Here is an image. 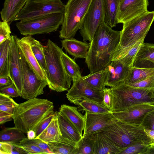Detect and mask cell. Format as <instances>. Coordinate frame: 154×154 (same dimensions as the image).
Returning <instances> with one entry per match:
<instances>
[{
  "mask_svg": "<svg viewBox=\"0 0 154 154\" xmlns=\"http://www.w3.org/2000/svg\"><path fill=\"white\" fill-rule=\"evenodd\" d=\"M128 85L139 88H154V74L141 81Z\"/></svg>",
  "mask_w": 154,
  "mask_h": 154,
  "instance_id": "obj_43",
  "label": "cell"
},
{
  "mask_svg": "<svg viewBox=\"0 0 154 154\" xmlns=\"http://www.w3.org/2000/svg\"><path fill=\"white\" fill-rule=\"evenodd\" d=\"M149 143L143 142L135 143L123 150L119 154H153L154 150L149 148Z\"/></svg>",
  "mask_w": 154,
  "mask_h": 154,
  "instance_id": "obj_36",
  "label": "cell"
},
{
  "mask_svg": "<svg viewBox=\"0 0 154 154\" xmlns=\"http://www.w3.org/2000/svg\"><path fill=\"white\" fill-rule=\"evenodd\" d=\"M140 125L144 129L154 130V109L146 114Z\"/></svg>",
  "mask_w": 154,
  "mask_h": 154,
  "instance_id": "obj_41",
  "label": "cell"
},
{
  "mask_svg": "<svg viewBox=\"0 0 154 154\" xmlns=\"http://www.w3.org/2000/svg\"><path fill=\"white\" fill-rule=\"evenodd\" d=\"M154 109L153 103L144 102L135 104L124 111L112 113L119 120L140 125L146 114Z\"/></svg>",
  "mask_w": 154,
  "mask_h": 154,
  "instance_id": "obj_16",
  "label": "cell"
},
{
  "mask_svg": "<svg viewBox=\"0 0 154 154\" xmlns=\"http://www.w3.org/2000/svg\"><path fill=\"white\" fill-rule=\"evenodd\" d=\"M12 119L13 115L5 112L0 111V125L4 124Z\"/></svg>",
  "mask_w": 154,
  "mask_h": 154,
  "instance_id": "obj_47",
  "label": "cell"
},
{
  "mask_svg": "<svg viewBox=\"0 0 154 154\" xmlns=\"http://www.w3.org/2000/svg\"><path fill=\"white\" fill-rule=\"evenodd\" d=\"M53 154H77L78 149L70 144L58 141L47 143Z\"/></svg>",
  "mask_w": 154,
  "mask_h": 154,
  "instance_id": "obj_34",
  "label": "cell"
},
{
  "mask_svg": "<svg viewBox=\"0 0 154 154\" xmlns=\"http://www.w3.org/2000/svg\"><path fill=\"white\" fill-rule=\"evenodd\" d=\"M106 68L108 72L106 85L112 88L124 83L131 67L117 60L112 61Z\"/></svg>",
  "mask_w": 154,
  "mask_h": 154,
  "instance_id": "obj_17",
  "label": "cell"
},
{
  "mask_svg": "<svg viewBox=\"0 0 154 154\" xmlns=\"http://www.w3.org/2000/svg\"><path fill=\"white\" fill-rule=\"evenodd\" d=\"M103 100L102 104L109 109L111 112L112 107V98L110 88L105 87L103 90Z\"/></svg>",
  "mask_w": 154,
  "mask_h": 154,
  "instance_id": "obj_45",
  "label": "cell"
},
{
  "mask_svg": "<svg viewBox=\"0 0 154 154\" xmlns=\"http://www.w3.org/2000/svg\"><path fill=\"white\" fill-rule=\"evenodd\" d=\"M32 140L36 145L44 151L46 154H53L47 143L38 138H35Z\"/></svg>",
  "mask_w": 154,
  "mask_h": 154,
  "instance_id": "obj_46",
  "label": "cell"
},
{
  "mask_svg": "<svg viewBox=\"0 0 154 154\" xmlns=\"http://www.w3.org/2000/svg\"><path fill=\"white\" fill-rule=\"evenodd\" d=\"M28 0H5L0 12L3 21L10 24L15 21L18 14L21 10Z\"/></svg>",
  "mask_w": 154,
  "mask_h": 154,
  "instance_id": "obj_25",
  "label": "cell"
},
{
  "mask_svg": "<svg viewBox=\"0 0 154 154\" xmlns=\"http://www.w3.org/2000/svg\"><path fill=\"white\" fill-rule=\"evenodd\" d=\"M62 48L51 40L44 46L47 70L45 73L48 86L51 90L60 92L68 90L72 79L68 75L61 57Z\"/></svg>",
  "mask_w": 154,
  "mask_h": 154,
  "instance_id": "obj_3",
  "label": "cell"
},
{
  "mask_svg": "<svg viewBox=\"0 0 154 154\" xmlns=\"http://www.w3.org/2000/svg\"><path fill=\"white\" fill-rule=\"evenodd\" d=\"M59 112L67 119L82 136V132L85 126V117L75 106L66 104L61 105Z\"/></svg>",
  "mask_w": 154,
  "mask_h": 154,
  "instance_id": "obj_22",
  "label": "cell"
},
{
  "mask_svg": "<svg viewBox=\"0 0 154 154\" xmlns=\"http://www.w3.org/2000/svg\"><path fill=\"white\" fill-rule=\"evenodd\" d=\"M63 13H54L31 20L17 22L16 26L25 36L47 34L56 31L61 25Z\"/></svg>",
  "mask_w": 154,
  "mask_h": 154,
  "instance_id": "obj_8",
  "label": "cell"
},
{
  "mask_svg": "<svg viewBox=\"0 0 154 154\" xmlns=\"http://www.w3.org/2000/svg\"><path fill=\"white\" fill-rule=\"evenodd\" d=\"M0 93L12 97L20 96L19 93L13 82L8 86L0 87Z\"/></svg>",
  "mask_w": 154,
  "mask_h": 154,
  "instance_id": "obj_44",
  "label": "cell"
},
{
  "mask_svg": "<svg viewBox=\"0 0 154 154\" xmlns=\"http://www.w3.org/2000/svg\"><path fill=\"white\" fill-rule=\"evenodd\" d=\"M148 0H119L118 24L127 22L146 12Z\"/></svg>",
  "mask_w": 154,
  "mask_h": 154,
  "instance_id": "obj_13",
  "label": "cell"
},
{
  "mask_svg": "<svg viewBox=\"0 0 154 154\" xmlns=\"http://www.w3.org/2000/svg\"><path fill=\"white\" fill-rule=\"evenodd\" d=\"M54 108L53 102L45 99L31 98L18 104L13 115L15 127L26 134L46 117L54 113Z\"/></svg>",
  "mask_w": 154,
  "mask_h": 154,
  "instance_id": "obj_2",
  "label": "cell"
},
{
  "mask_svg": "<svg viewBox=\"0 0 154 154\" xmlns=\"http://www.w3.org/2000/svg\"><path fill=\"white\" fill-rule=\"evenodd\" d=\"M18 104L10 96L0 93V111L13 115L14 109Z\"/></svg>",
  "mask_w": 154,
  "mask_h": 154,
  "instance_id": "obj_38",
  "label": "cell"
},
{
  "mask_svg": "<svg viewBox=\"0 0 154 154\" xmlns=\"http://www.w3.org/2000/svg\"><path fill=\"white\" fill-rule=\"evenodd\" d=\"M55 113H54L48 116L33 129V130L35 132L36 134L35 138L38 137L48 127Z\"/></svg>",
  "mask_w": 154,
  "mask_h": 154,
  "instance_id": "obj_42",
  "label": "cell"
},
{
  "mask_svg": "<svg viewBox=\"0 0 154 154\" xmlns=\"http://www.w3.org/2000/svg\"><path fill=\"white\" fill-rule=\"evenodd\" d=\"M144 40L115 51L112 61L119 60L125 65L131 67L135 57Z\"/></svg>",
  "mask_w": 154,
  "mask_h": 154,
  "instance_id": "obj_24",
  "label": "cell"
},
{
  "mask_svg": "<svg viewBox=\"0 0 154 154\" xmlns=\"http://www.w3.org/2000/svg\"><path fill=\"white\" fill-rule=\"evenodd\" d=\"M71 88L66 94V97L70 103L78 106L83 100H91L102 104L103 91H98L91 88L82 78L73 80Z\"/></svg>",
  "mask_w": 154,
  "mask_h": 154,
  "instance_id": "obj_12",
  "label": "cell"
},
{
  "mask_svg": "<svg viewBox=\"0 0 154 154\" xmlns=\"http://www.w3.org/2000/svg\"><path fill=\"white\" fill-rule=\"evenodd\" d=\"M151 98L152 102L154 104V88L152 91Z\"/></svg>",
  "mask_w": 154,
  "mask_h": 154,
  "instance_id": "obj_51",
  "label": "cell"
},
{
  "mask_svg": "<svg viewBox=\"0 0 154 154\" xmlns=\"http://www.w3.org/2000/svg\"><path fill=\"white\" fill-rule=\"evenodd\" d=\"M144 130L141 125L119 120L99 131L106 135L122 151L137 143H149Z\"/></svg>",
  "mask_w": 154,
  "mask_h": 154,
  "instance_id": "obj_4",
  "label": "cell"
},
{
  "mask_svg": "<svg viewBox=\"0 0 154 154\" xmlns=\"http://www.w3.org/2000/svg\"><path fill=\"white\" fill-rule=\"evenodd\" d=\"M61 136L58 118L55 114L49 125L36 138L47 143L53 141H59Z\"/></svg>",
  "mask_w": 154,
  "mask_h": 154,
  "instance_id": "obj_28",
  "label": "cell"
},
{
  "mask_svg": "<svg viewBox=\"0 0 154 154\" xmlns=\"http://www.w3.org/2000/svg\"><path fill=\"white\" fill-rule=\"evenodd\" d=\"M20 143L29 154H46L45 152L36 145L32 140L29 139L27 137L21 140Z\"/></svg>",
  "mask_w": 154,
  "mask_h": 154,
  "instance_id": "obj_39",
  "label": "cell"
},
{
  "mask_svg": "<svg viewBox=\"0 0 154 154\" xmlns=\"http://www.w3.org/2000/svg\"><path fill=\"white\" fill-rule=\"evenodd\" d=\"M107 70L104 69L82 76L83 79L91 88L98 91H103L105 88L107 75Z\"/></svg>",
  "mask_w": 154,
  "mask_h": 154,
  "instance_id": "obj_29",
  "label": "cell"
},
{
  "mask_svg": "<svg viewBox=\"0 0 154 154\" xmlns=\"http://www.w3.org/2000/svg\"><path fill=\"white\" fill-rule=\"evenodd\" d=\"M93 134L94 154H119L122 151L100 131Z\"/></svg>",
  "mask_w": 154,
  "mask_h": 154,
  "instance_id": "obj_21",
  "label": "cell"
},
{
  "mask_svg": "<svg viewBox=\"0 0 154 154\" xmlns=\"http://www.w3.org/2000/svg\"><path fill=\"white\" fill-rule=\"evenodd\" d=\"M61 41L62 48L75 58H86L90 43L79 41L73 38L64 39Z\"/></svg>",
  "mask_w": 154,
  "mask_h": 154,
  "instance_id": "obj_23",
  "label": "cell"
},
{
  "mask_svg": "<svg viewBox=\"0 0 154 154\" xmlns=\"http://www.w3.org/2000/svg\"><path fill=\"white\" fill-rule=\"evenodd\" d=\"M82 136L93 133L118 121L112 112L93 113L86 112Z\"/></svg>",
  "mask_w": 154,
  "mask_h": 154,
  "instance_id": "obj_15",
  "label": "cell"
},
{
  "mask_svg": "<svg viewBox=\"0 0 154 154\" xmlns=\"http://www.w3.org/2000/svg\"><path fill=\"white\" fill-rule=\"evenodd\" d=\"M17 43L26 60L37 76L41 79L47 80L45 72L39 64L32 50L29 36H25L21 38H18Z\"/></svg>",
  "mask_w": 154,
  "mask_h": 154,
  "instance_id": "obj_19",
  "label": "cell"
},
{
  "mask_svg": "<svg viewBox=\"0 0 154 154\" xmlns=\"http://www.w3.org/2000/svg\"><path fill=\"white\" fill-rule=\"evenodd\" d=\"M61 57L65 70L72 80L82 77L80 67L74 59L70 58L63 51L62 52Z\"/></svg>",
  "mask_w": 154,
  "mask_h": 154,
  "instance_id": "obj_32",
  "label": "cell"
},
{
  "mask_svg": "<svg viewBox=\"0 0 154 154\" xmlns=\"http://www.w3.org/2000/svg\"><path fill=\"white\" fill-rule=\"evenodd\" d=\"M11 44V37L0 44V77H10L9 67Z\"/></svg>",
  "mask_w": 154,
  "mask_h": 154,
  "instance_id": "obj_27",
  "label": "cell"
},
{
  "mask_svg": "<svg viewBox=\"0 0 154 154\" xmlns=\"http://www.w3.org/2000/svg\"><path fill=\"white\" fill-rule=\"evenodd\" d=\"M119 0H103L105 22L111 28L118 24Z\"/></svg>",
  "mask_w": 154,
  "mask_h": 154,
  "instance_id": "obj_26",
  "label": "cell"
},
{
  "mask_svg": "<svg viewBox=\"0 0 154 154\" xmlns=\"http://www.w3.org/2000/svg\"><path fill=\"white\" fill-rule=\"evenodd\" d=\"M121 33V31L112 29L105 22L99 26L85 59L90 73L103 70L111 63Z\"/></svg>",
  "mask_w": 154,
  "mask_h": 154,
  "instance_id": "obj_1",
  "label": "cell"
},
{
  "mask_svg": "<svg viewBox=\"0 0 154 154\" xmlns=\"http://www.w3.org/2000/svg\"><path fill=\"white\" fill-rule=\"evenodd\" d=\"M27 138L30 140L35 139L36 137L35 132L33 130H31L28 131L26 133Z\"/></svg>",
  "mask_w": 154,
  "mask_h": 154,
  "instance_id": "obj_50",
  "label": "cell"
},
{
  "mask_svg": "<svg viewBox=\"0 0 154 154\" xmlns=\"http://www.w3.org/2000/svg\"><path fill=\"white\" fill-rule=\"evenodd\" d=\"M10 25L6 21L0 22V44L11 37Z\"/></svg>",
  "mask_w": 154,
  "mask_h": 154,
  "instance_id": "obj_40",
  "label": "cell"
},
{
  "mask_svg": "<svg viewBox=\"0 0 154 154\" xmlns=\"http://www.w3.org/2000/svg\"><path fill=\"white\" fill-rule=\"evenodd\" d=\"M57 116L61 136L58 141L71 145L78 149L82 136L76 128L59 112H54Z\"/></svg>",
  "mask_w": 154,
  "mask_h": 154,
  "instance_id": "obj_18",
  "label": "cell"
},
{
  "mask_svg": "<svg viewBox=\"0 0 154 154\" xmlns=\"http://www.w3.org/2000/svg\"><path fill=\"white\" fill-rule=\"evenodd\" d=\"M13 82L9 76H5L0 77V87L10 85Z\"/></svg>",
  "mask_w": 154,
  "mask_h": 154,
  "instance_id": "obj_49",
  "label": "cell"
},
{
  "mask_svg": "<svg viewBox=\"0 0 154 154\" xmlns=\"http://www.w3.org/2000/svg\"><path fill=\"white\" fill-rule=\"evenodd\" d=\"M24 134L15 126L5 128L0 132V142L20 143L26 137Z\"/></svg>",
  "mask_w": 154,
  "mask_h": 154,
  "instance_id": "obj_31",
  "label": "cell"
},
{
  "mask_svg": "<svg viewBox=\"0 0 154 154\" xmlns=\"http://www.w3.org/2000/svg\"><path fill=\"white\" fill-rule=\"evenodd\" d=\"M144 131L149 140V148L154 150V130L144 129Z\"/></svg>",
  "mask_w": 154,
  "mask_h": 154,
  "instance_id": "obj_48",
  "label": "cell"
},
{
  "mask_svg": "<svg viewBox=\"0 0 154 154\" xmlns=\"http://www.w3.org/2000/svg\"><path fill=\"white\" fill-rule=\"evenodd\" d=\"M65 5L60 0H28L15 21L28 20L54 13H64Z\"/></svg>",
  "mask_w": 154,
  "mask_h": 154,
  "instance_id": "obj_9",
  "label": "cell"
},
{
  "mask_svg": "<svg viewBox=\"0 0 154 154\" xmlns=\"http://www.w3.org/2000/svg\"><path fill=\"white\" fill-rule=\"evenodd\" d=\"M94 154L93 133L83 136L80 141L77 154Z\"/></svg>",
  "mask_w": 154,
  "mask_h": 154,
  "instance_id": "obj_37",
  "label": "cell"
},
{
  "mask_svg": "<svg viewBox=\"0 0 154 154\" xmlns=\"http://www.w3.org/2000/svg\"><path fill=\"white\" fill-rule=\"evenodd\" d=\"M154 20V11H148L123 23L119 42L115 51L144 39Z\"/></svg>",
  "mask_w": 154,
  "mask_h": 154,
  "instance_id": "obj_7",
  "label": "cell"
},
{
  "mask_svg": "<svg viewBox=\"0 0 154 154\" xmlns=\"http://www.w3.org/2000/svg\"><path fill=\"white\" fill-rule=\"evenodd\" d=\"M93 0H68L65 7L63 20L59 31L61 39L73 38L82 28Z\"/></svg>",
  "mask_w": 154,
  "mask_h": 154,
  "instance_id": "obj_6",
  "label": "cell"
},
{
  "mask_svg": "<svg viewBox=\"0 0 154 154\" xmlns=\"http://www.w3.org/2000/svg\"><path fill=\"white\" fill-rule=\"evenodd\" d=\"M78 106L85 112L99 113L111 112L103 104L91 100H83L79 103Z\"/></svg>",
  "mask_w": 154,
  "mask_h": 154,
  "instance_id": "obj_35",
  "label": "cell"
},
{
  "mask_svg": "<svg viewBox=\"0 0 154 154\" xmlns=\"http://www.w3.org/2000/svg\"><path fill=\"white\" fill-rule=\"evenodd\" d=\"M154 74V68L131 67L124 83L128 85L141 81Z\"/></svg>",
  "mask_w": 154,
  "mask_h": 154,
  "instance_id": "obj_30",
  "label": "cell"
},
{
  "mask_svg": "<svg viewBox=\"0 0 154 154\" xmlns=\"http://www.w3.org/2000/svg\"><path fill=\"white\" fill-rule=\"evenodd\" d=\"M18 38L16 36L11 35L9 71L10 77L21 97L23 86L22 67L17 43Z\"/></svg>",
  "mask_w": 154,
  "mask_h": 154,
  "instance_id": "obj_14",
  "label": "cell"
},
{
  "mask_svg": "<svg viewBox=\"0 0 154 154\" xmlns=\"http://www.w3.org/2000/svg\"><path fill=\"white\" fill-rule=\"evenodd\" d=\"M19 49L23 74L21 97L26 100L36 98L44 93V88L48 85V82L46 79H41L37 76Z\"/></svg>",
  "mask_w": 154,
  "mask_h": 154,
  "instance_id": "obj_10",
  "label": "cell"
},
{
  "mask_svg": "<svg viewBox=\"0 0 154 154\" xmlns=\"http://www.w3.org/2000/svg\"><path fill=\"white\" fill-rule=\"evenodd\" d=\"M132 67L154 68V44L142 43L135 57Z\"/></svg>",
  "mask_w": 154,
  "mask_h": 154,
  "instance_id": "obj_20",
  "label": "cell"
},
{
  "mask_svg": "<svg viewBox=\"0 0 154 154\" xmlns=\"http://www.w3.org/2000/svg\"><path fill=\"white\" fill-rule=\"evenodd\" d=\"M153 88L135 87L124 83L110 88L112 98L111 112L123 111L137 104L152 102L151 97Z\"/></svg>",
  "mask_w": 154,
  "mask_h": 154,
  "instance_id": "obj_5",
  "label": "cell"
},
{
  "mask_svg": "<svg viewBox=\"0 0 154 154\" xmlns=\"http://www.w3.org/2000/svg\"><path fill=\"white\" fill-rule=\"evenodd\" d=\"M104 22L103 0H93L79 31L83 41L90 42L99 26Z\"/></svg>",
  "mask_w": 154,
  "mask_h": 154,
  "instance_id": "obj_11",
  "label": "cell"
},
{
  "mask_svg": "<svg viewBox=\"0 0 154 154\" xmlns=\"http://www.w3.org/2000/svg\"><path fill=\"white\" fill-rule=\"evenodd\" d=\"M29 41L32 52L39 64L45 74L47 67L44 51V46L32 36H29Z\"/></svg>",
  "mask_w": 154,
  "mask_h": 154,
  "instance_id": "obj_33",
  "label": "cell"
}]
</instances>
